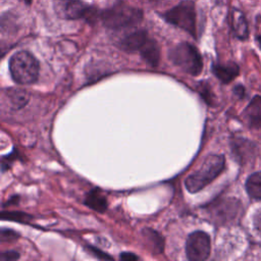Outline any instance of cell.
Wrapping results in <instances>:
<instances>
[{
    "instance_id": "obj_1",
    "label": "cell",
    "mask_w": 261,
    "mask_h": 261,
    "mask_svg": "<svg viewBox=\"0 0 261 261\" xmlns=\"http://www.w3.org/2000/svg\"><path fill=\"white\" fill-rule=\"evenodd\" d=\"M99 16L106 28L120 30L140 23L143 18V11L140 8L118 1L110 8L103 10Z\"/></svg>"
},
{
    "instance_id": "obj_2",
    "label": "cell",
    "mask_w": 261,
    "mask_h": 261,
    "mask_svg": "<svg viewBox=\"0 0 261 261\" xmlns=\"http://www.w3.org/2000/svg\"><path fill=\"white\" fill-rule=\"evenodd\" d=\"M224 166L225 158L223 155H208L201 166L186 178L185 185L187 190L190 193L201 191L222 172Z\"/></svg>"
},
{
    "instance_id": "obj_3",
    "label": "cell",
    "mask_w": 261,
    "mask_h": 261,
    "mask_svg": "<svg viewBox=\"0 0 261 261\" xmlns=\"http://www.w3.org/2000/svg\"><path fill=\"white\" fill-rule=\"evenodd\" d=\"M9 70L15 83L30 85L38 80L39 62L30 52L18 51L9 60Z\"/></svg>"
},
{
    "instance_id": "obj_4",
    "label": "cell",
    "mask_w": 261,
    "mask_h": 261,
    "mask_svg": "<svg viewBox=\"0 0 261 261\" xmlns=\"http://www.w3.org/2000/svg\"><path fill=\"white\" fill-rule=\"evenodd\" d=\"M168 57L174 65L179 67L186 73L198 75L202 71V57L198 49L188 42L179 43L173 47L169 51Z\"/></svg>"
},
{
    "instance_id": "obj_5",
    "label": "cell",
    "mask_w": 261,
    "mask_h": 261,
    "mask_svg": "<svg viewBox=\"0 0 261 261\" xmlns=\"http://www.w3.org/2000/svg\"><path fill=\"white\" fill-rule=\"evenodd\" d=\"M162 17L169 23L186 31L194 38L197 37V14L193 1L185 0L165 11Z\"/></svg>"
},
{
    "instance_id": "obj_6",
    "label": "cell",
    "mask_w": 261,
    "mask_h": 261,
    "mask_svg": "<svg viewBox=\"0 0 261 261\" xmlns=\"http://www.w3.org/2000/svg\"><path fill=\"white\" fill-rule=\"evenodd\" d=\"M209 236L201 230L192 232L186 243V255L191 261H204L210 255Z\"/></svg>"
},
{
    "instance_id": "obj_7",
    "label": "cell",
    "mask_w": 261,
    "mask_h": 261,
    "mask_svg": "<svg viewBox=\"0 0 261 261\" xmlns=\"http://www.w3.org/2000/svg\"><path fill=\"white\" fill-rule=\"evenodd\" d=\"M60 13L66 19L85 18L87 20H94L98 15V11L94 7L81 0H65L60 7Z\"/></svg>"
},
{
    "instance_id": "obj_8",
    "label": "cell",
    "mask_w": 261,
    "mask_h": 261,
    "mask_svg": "<svg viewBox=\"0 0 261 261\" xmlns=\"http://www.w3.org/2000/svg\"><path fill=\"white\" fill-rule=\"evenodd\" d=\"M148 40H149V37L147 32L144 30H139L123 37L119 41L118 45L124 51L135 52V51H140L144 47V45L147 43Z\"/></svg>"
},
{
    "instance_id": "obj_9",
    "label": "cell",
    "mask_w": 261,
    "mask_h": 261,
    "mask_svg": "<svg viewBox=\"0 0 261 261\" xmlns=\"http://www.w3.org/2000/svg\"><path fill=\"white\" fill-rule=\"evenodd\" d=\"M247 125L251 128H261V96H254L243 112Z\"/></svg>"
},
{
    "instance_id": "obj_10",
    "label": "cell",
    "mask_w": 261,
    "mask_h": 261,
    "mask_svg": "<svg viewBox=\"0 0 261 261\" xmlns=\"http://www.w3.org/2000/svg\"><path fill=\"white\" fill-rule=\"evenodd\" d=\"M212 70L216 77L224 84H228L234 80L240 72V68L234 62L215 63L212 66Z\"/></svg>"
},
{
    "instance_id": "obj_11",
    "label": "cell",
    "mask_w": 261,
    "mask_h": 261,
    "mask_svg": "<svg viewBox=\"0 0 261 261\" xmlns=\"http://www.w3.org/2000/svg\"><path fill=\"white\" fill-rule=\"evenodd\" d=\"M230 21L234 36L240 40H246L249 36V29L244 13L239 9H232L230 13Z\"/></svg>"
},
{
    "instance_id": "obj_12",
    "label": "cell",
    "mask_w": 261,
    "mask_h": 261,
    "mask_svg": "<svg viewBox=\"0 0 261 261\" xmlns=\"http://www.w3.org/2000/svg\"><path fill=\"white\" fill-rule=\"evenodd\" d=\"M142 233H143L145 243L147 244L148 248L154 254L162 253V251L164 249V242H163V239L161 238V236L157 231H155L151 228H144Z\"/></svg>"
},
{
    "instance_id": "obj_13",
    "label": "cell",
    "mask_w": 261,
    "mask_h": 261,
    "mask_svg": "<svg viewBox=\"0 0 261 261\" xmlns=\"http://www.w3.org/2000/svg\"><path fill=\"white\" fill-rule=\"evenodd\" d=\"M141 56L143 59L151 66H156L159 61V47L155 40L150 39L144 45V47L140 50Z\"/></svg>"
},
{
    "instance_id": "obj_14",
    "label": "cell",
    "mask_w": 261,
    "mask_h": 261,
    "mask_svg": "<svg viewBox=\"0 0 261 261\" xmlns=\"http://www.w3.org/2000/svg\"><path fill=\"white\" fill-rule=\"evenodd\" d=\"M85 204L97 212H104L107 208V200L98 190H92L88 193Z\"/></svg>"
},
{
    "instance_id": "obj_15",
    "label": "cell",
    "mask_w": 261,
    "mask_h": 261,
    "mask_svg": "<svg viewBox=\"0 0 261 261\" xmlns=\"http://www.w3.org/2000/svg\"><path fill=\"white\" fill-rule=\"evenodd\" d=\"M246 191L253 199L261 200V171L254 172L248 177Z\"/></svg>"
},
{
    "instance_id": "obj_16",
    "label": "cell",
    "mask_w": 261,
    "mask_h": 261,
    "mask_svg": "<svg viewBox=\"0 0 261 261\" xmlns=\"http://www.w3.org/2000/svg\"><path fill=\"white\" fill-rule=\"evenodd\" d=\"M7 98L9 99L11 105L18 109L28 103L29 94L21 89H10L7 91Z\"/></svg>"
},
{
    "instance_id": "obj_17",
    "label": "cell",
    "mask_w": 261,
    "mask_h": 261,
    "mask_svg": "<svg viewBox=\"0 0 261 261\" xmlns=\"http://www.w3.org/2000/svg\"><path fill=\"white\" fill-rule=\"evenodd\" d=\"M1 218L17 222H28L31 216L22 212H3L1 214Z\"/></svg>"
},
{
    "instance_id": "obj_18",
    "label": "cell",
    "mask_w": 261,
    "mask_h": 261,
    "mask_svg": "<svg viewBox=\"0 0 261 261\" xmlns=\"http://www.w3.org/2000/svg\"><path fill=\"white\" fill-rule=\"evenodd\" d=\"M18 238V233L15 232L12 229H7V228H2L0 231V240L2 243L5 242H12Z\"/></svg>"
},
{
    "instance_id": "obj_19",
    "label": "cell",
    "mask_w": 261,
    "mask_h": 261,
    "mask_svg": "<svg viewBox=\"0 0 261 261\" xmlns=\"http://www.w3.org/2000/svg\"><path fill=\"white\" fill-rule=\"evenodd\" d=\"M19 258V254L16 251H5L2 252L0 255V260L1 261H13V260H17Z\"/></svg>"
},
{
    "instance_id": "obj_20",
    "label": "cell",
    "mask_w": 261,
    "mask_h": 261,
    "mask_svg": "<svg viewBox=\"0 0 261 261\" xmlns=\"http://www.w3.org/2000/svg\"><path fill=\"white\" fill-rule=\"evenodd\" d=\"M88 251H89L91 254H93L94 256L98 257L99 259H112L111 256L107 255L106 253L102 252L101 250H99V249H97V248H94V247L89 246V247H88Z\"/></svg>"
},
{
    "instance_id": "obj_21",
    "label": "cell",
    "mask_w": 261,
    "mask_h": 261,
    "mask_svg": "<svg viewBox=\"0 0 261 261\" xmlns=\"http://www.w3.org/2000/svg\"><path fill=\"white\" fill-rule=\"evenodd\" d=\"M254 226L261 233V209L254 215Z\"/></svg>"
},
{
    "instance_id": "obj_22",
    "label": "cell",
    "mask_w": 261,
    "mask_h": 261,
    "mask_svg": "<svg viewBox=\"0 0 261 261\" xmlns=\"http://www.w3.org/2000/svg\"><path fill=\"white\" fill-rule=\"evenodd\" d=\"M119 258L121 260H138L139 257L137 255H135L134 253H129V252H123L120 254Z\"/></svg>"
},
{
    "instance_id": "obj_23",
    "label": "cell",
    "mask_w": 261,
    "mask_h": 261,
    "mask_svg": "<svg viewBox=\"0 0 261 261\" xmlns=\"http://www.w3.org/2000/svg\"><path fill=\"white\" fill-rule=\"evenodd\" d=\"M233 92H234V94H236L238 97L242 98V97L244 96V94H245V89H244V87H243V86L239 85V86L234 87V89H233Z\"/></svg>"
},
{
    "instance_id": "obj_24",
    "label": "cell",
    "mask_w": 261,
    "mask_h": 261,
    "mask_svg": "<svg viewBox=\"0 0 261 261\" xmlns=\"http://www.w3.org/2000/svg\"><path fill=\"white\" fill-rule=\"evenodd\" d=\"M256 41H257V43H258V45H259V47H260V49H261V35H259V36L256 38Z\"/></svg>"
},
{
    "instance_id": "obj_25",
    "label": "cell",
    "mask_w": 261,
    "mask_h": 261,
    "mask_svg": "<svg viewBox=\"0 0 261 261\" xmlns=\"http://www.w3.org/2000/svg\"><path fill=\"white\" fill-rule=\"evenodd\" d=\"M21 1H23V2H25L27 4H31V2H32V0H21Z\"/></svg>"
}]
</instances>
